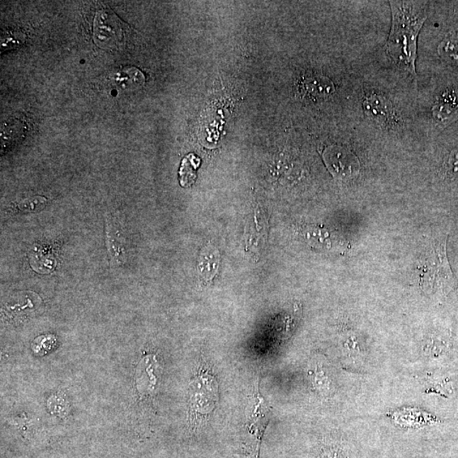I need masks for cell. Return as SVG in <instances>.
Instances as JSON below:
<instances>
[{
  "label": "cell",
  "instance_id": "6da1fadb",
  "mask_svg": "<svg viewBox=\"0 0 458 458\" xmlns=\"http://www.w3.org/2000/svg\"><path fill=\"white\" fill-rule=\"evenodd\" d=\"M392 28L387 52L399 69L416 76L417 41L427 19V3L391 1Z\"/></svg>",
  "mask_w": 458,
  "mask_h": 458
},
{
  "label": "cell",
  "instance_id": "7a4b0ae2",
  "mask_svg": "<svg viewBox=\"0 0 458 458\" xmlns=\"http://www.w3.org/2000/svg\"><path fill=\"white\" fill-rule=\"evenodd\" d=\"M188 423L195 430L211 416L218 401V384L207 363H201L190 384Z\"/></svg>",
  "mask_w": 458,
  "mask_h": 458
},
{
  "label": "cell",
  "instance_id": "3957f363",
  "mask_svg": "<svg viewBox=\"0 0 458 458\" xmlns=\"http://www.w3.org/2000/svg\"><path fill=\"white\" fill-rule=\"evenodd\" d=\"M418 270L421 288L427 294L454 287L456 280L448 263L446 239L431 244L420 258Z\"/></svg>",
  "mask_w": 458,
  "mask_h": 458
},
{
  "label": "cell",
  "instance_id": "277c9868",
  "mask_svg": "<svg viewBox=\"0 0 458 458\" xmlns=\"http://www.w3.org/2000/svg\"><path fill=\"white\" fill-rule=\"evenodd\" d=\"M326 160L331 172L338 178H353L360 171L357 157L346 149L336 147L327 153Z\"/></svg>",
  "mask_w": 458,
  "mask_h": 458
},
{
  "label": "cell",
  "instance_id": "5b68a950",
  "mask_svg": "<svg viewBox=\"0 0 458 458\" xmlns=\"http://www.w3.org/2000/svg\"><path fill=\"white\" fill-rule=\"evenodd\" d=\"M94 35L98 44L111 45L119 42L122 35L121 25L117 16L107 11L98 13L94 25Z\"/></svg>",
  "mask_w": 458,
  "mask_h": 458
},
{
  "label": "cell",
  "instance_id": "8992f818",
  "mask_svg": "<svg viewBox=\"0 0 458 458\" xmlns=\"http://www.w3.org/2000/svg\"><path fill=\"white\" fill-rule=\"evenodd\" d=\"M363 109L368 118L381 125H389L395 122L396 114L387 100L377 94H372L363 102Z\"/></svg>",
  "mask_w": 458,
  "mask_h": 458
},
{
  "label": "cell",
  "instance_id": "52a82bcc",
  "mask_svg": "<svg viewBox=\"0 0 458 458\" xmlns=\"http://www.w3.org/2000/svg\"><path fill=\"white\" fill-rule=\"evenodd\" d=\"M433 115L440 124H447L458 118V91L445 92L433 108Z\"/></svg>",
  "mask_w": 458,
  "mask_h": 458
},
{
  "label": "cell",
  "instance_id": "ba28073f",
  "mask_svg": "<svg viewBox=\"0 0 458 458\" xmlns=\"http://www.w3.org/2000/svg\"><path fill=\"white\" fill-rule=\"evenodd\" d=\"M105 241L110 263L113 265L122 264L125 258L126 250L124 241L119 231L115 229L113 221L106 217Z\"/></svg>",
  "mask_w": 458,
  "mask_h": 458
},
{
  "label": "cell",
  "instance_id": "9c48e42d",
  "mask_svg": "<svg viewBox=\"0 0 458 458\" xmlns=\"http://www.w3.org/2000/svg\"><path fill=\"white\" fill-rule=\"evenodd\" d=\"M302 96L311 98H326L335 91L331 80L321 76H307L302 84Z\"/></svg>",
  "mask_w": 458,
  "mask_h": 458
},
{
  "label": "cell",
  "instance_id": "30bf717a",
  "mask_svg": "<svg viewBox=\"0 0 458 458\" xmlns=\"http://www.w3.org/2000/svg\"><path fill=\"white\" fill-rule=\"evenodd\" d=\"M113 81L120 88L134 89L144 83V76L142 72L136 68L127 67L115 74L113 76Z\"/></svg>",
  "mask_w": 458,
  "mask_h": 458
},
{
  "label": "cell",
  "instance_id": "8fae6325",
  "mask_svg": "<svg viewBox=\"0 0 458 458\" xmlns=\"http://www.w3.org/2000/svg\"><path fill=\"white\" fill-rule=\"evenodd\" d=\"M439 54L452 65L458 67V32L452 33L440 42Z\"/></svg>",
  "mask_w": 458,
  "mask_h": 458
},
{
  "label": "cell",
  "instance_id": "7c38bea8",
  "mask_svg": "<svg viewBox=\"0 0 458 458\" xmlns=\"http://www.w3.org/2000/svg\"><path fill=\"white\" fill-rule=\"evenodd\" d=\"M322 458H357L352 447L342 442L325 444L322 451Z\"/></svg>",
  "mask_w": 458,
  "mask_h": 458
},
{
  "label": "cell",
  "instance_id": "4fadbf2b",
  "mask_svg": "<svg viewBox=\"0 0 458 458\" xmlns=\"http://www.w3.org/2000/svg\"><path fill=\"white\" fill-rule=\"evenodd\" d=\"M48 200L44 196H34L32 198L21 200L17 203L16 208L23 212H34L44 209Z\"/></svg>",
  "mask_w": 458,
  "mask_h": 458
},
{
  "label": "cell",
  "instance_id": "5bb4252c",
  "mask_svg": "<svg viewBox=\"0 0 458 458\" xmlns=\"http://www.w3.org/2000/svg\"><path fill=\"white\" fill-rule=\"evenodd\" d=\"M55 336H45L37 338L33 343V350L37 354H45L48 350H52L53 346L55 345Z\"/></svg>",
  "mask_w": 458,
  "mask_h": 458
},
{
  "label": "cell",
  "instance_id": "9a60e30c",
  "mask_svg": "<svg viewBox=\"0 0 458 458\" xmlns=\"http://www.w3.org/2000/svg\"><path fill=\"white\" fill-rule=\"evenodd\" d=\"M449 168L452 173H458V149L453 151L449 158Z\"/></svg>",
  "mask_w": 458,
  "mask_h": 458
}]
</instances>
